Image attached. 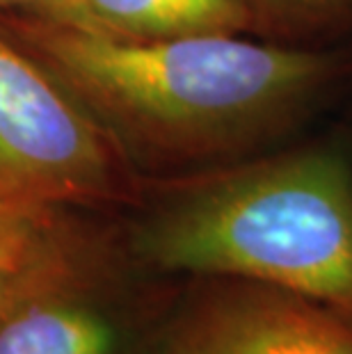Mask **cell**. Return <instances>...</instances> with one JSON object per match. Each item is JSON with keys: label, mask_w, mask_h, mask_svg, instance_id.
Listing matches in <instances>:
<instances>
[{"label": "cell", "mask_w": 352, "mask_h": 354, "mask_svg": "<svg viewBox=\"0 0 352 354\" xmlns=\"http://www.w3.org/2000/svg\"><path fill=\"white\" fill-rule=\"evenodd\" d=\"M167 354H352V318L272 286L204 279L167 318Z\"/></svg>", "instance_id": "obj_5"}, {"label": "cell", "mask_w": 352, "mask_h": 354, "mask_svg": "<svg viewBox=\"0 0 352 354\" xmlns=\"http://www.w3.org/2000/svg\"><path fill=\"white\" fill-rule=\"evenodd\" d=\"M53 227L50 210H33L0 201V270H21L35 259Z\"/></svg>", "instance_id": "obj_8"}, {"label": "cell", "mask_w": 352, "mask_h": 354, "mask_svg": "<svg viewBox=\"0 0 352 354\" xmlns=\"http://www.w3.org/2000/svg\"><path fill=\"white\" fill-rule=\"evenodd\" d=\"M14 272H17V270H0V315H3L7 297H10V290L14 283Z\"/></svg>", "instance_id": "obj_9"}, {"label": "cell", "mask_w": 352, "mask_h": 354, "mask_svg": "<svg viewBox=\"0 0 352 354\" xmlns=\"http://www.w3.org/2000/svg\"><path fill=\"white\" fill-rule=\"evenodd\" d=\"M254 35L268 41L311 46L352 30V0H247Z\"/></svg>", "instance_id": "obj_7"}, {"label": "cell", "mask_w": 352, "mask_h": 354, "mask_svg": "<svg viewBox=\"0 0 352 354\" xmlns=\"http://www.w3.org/2000/svg\"><path fill=\"white\" fill-rule=\"evenodd\" d=\"M131 192L129 162L110 133L0 32V201L50 210Z\"/></svg>", "instance_id": "obj_3"}, {"label": "cell", "mask_w": 352, "mask_h": 354, "mask_svg": "<svg viewBox=\"0 0 352 354\" xmlns=\"http://www.w3.org/2000/svg\"><path fill=\"white\" fill-rule=\"evenodd\" d=\"M14 35L78 103L167 162L263 153L350 76L339 53L245 35L129 41L39 17Z\"/></svg>", "instance_id": "obj_1"}, {"label": "cell", "mask_w": 352, "mask_h": 354, "mask_svg": "<svg viewBox=\"0 0 352 354\" xmlns=\"http://www.w3.org/2000/svg\"><path fill=\"white\" fill-rule=\"evenodd\" d=\"M48 0H0V10H5V7H26L28 12H39L44 5H46Z\"/></svg>", "instance_id": "obj_10"}, {"label": "cell", "mask_w": 352, "mask_h": 354, "mask_svg": "<svg viewBox=\"0 0 352 354\" xmlns=\"http://www.w3.org/2000/svg\"><path fill=\"white\" fill-rule=\"evenodd\" d=\"M35 17L129 41L254 35L247 0H48Z\"/></svg>", "instance_id": "obj_6"}, {"label": "cell", "mask_w": 352, "mask_h": 354, "mask_svg": "<svg viewBox=\"0 0 352 354\" xmlns=\"http://www.w3.org/2000/svg\"><path fill=\"white\" fill-rule=\"evenodd\" d=\"M133 252L167 274L272 286L352 318V162L275 149L169 187Z\"/></svg>", "instance_id": "obj_2"}, {"label": "cell", "mask_w": 352, "mask_h": 354, "mask_svg": "<svg viewBox=\"0 0 352 354\" xmlns=\"http://www.w3.org/2000/svg\"><path fill=\"white\" fill-rule=\"evenodd\" d=\"M0 354H167V318L140 320L112 304L50 227L35 259L14 272Z\"/></svg>", "instance_id": "obj_4"}]
</instances>
